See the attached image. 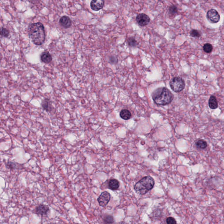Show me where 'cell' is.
<instances>
[{
    "mask_svg": "<svg viewBox=\"0 0 224 224\" xmlns=\"http://www.w3.org/2000/svg\"><path fill=\"white\" fill-rule=\"evenodd\" d=\"M136 20L139 26H145L150 23V18L149 16L146 14L141 13L137 15Z\"/></svg>",
    "mask_w": 224,
    "mask_h": 224,
    "instance_id": "cell-7",
    "label": "cell"
},
{
    "mask_svg": "<svg viewBox=\"0 0 224 224\" xmlns=\"http://www.w3.org/2000/svg\"><path fill=\"white\" fill-rule=\"evenodd\" d=\"M59 23L62 26L65 28L70 27L71 25V20L69 17L66 16H63L60 18Z\"/></svg>",
    "mask_w": 224,
    "mask_h": 224,
    "instance_id": "cell-10",
    "label": "cell"
},
{
    "mask_svg": "<svg viewBox=\"0 0 224 224\" xmlns=\"http://www.w3.org/2000/svg\"><path fill=\"white\" fill-rule=\"evenodd\" d=\"M9 31L5 28H2L1 30V36L7 37L9 35Z\"/></svg>",
    "mask_w": 224,
    "mask_h": 224,
    "instance_id": "cell-22",
    "label": "cell"
},
{
    "mask_svg": "<svg viewBox=\"0 0 224 224\" xmlns=\"http://www.w3.org/2000/svg\"><path fill=\"white\" fill-rule=\"evenodd\" d=\"M171 89L176 92H181L185 86L184 80L179 77H176L171 79L169 82Z\"/></svg>",
    "mask_w": 224,
    "mask_h": 224,
    "instance_id": "cell-4",
    "label": "cell"
},
{
    "mask_svg": "<svg viewBox=\"0 0 224 224\" xmlns=\"http://www.w3.org/2000/svg\"><path fill=\"white\" fill-rule=\"evenodd\" d=\"M127 43L129 46H132V47H135L138 44L136 40L134 38L132 37H130L127 39Z\"/></svg>",
    "mask_w": 224,
    "mask_h": 224,
    "instance_id": "cell-18",
    "label": "cell"
},
{
    "mask_svg": "<svg viewBox=\"0 0 224 224\" xmlns=\"http://www.w3.org/2000/svg\"><path fill=\"white\" fill-rule=\"evenodd\" d=\"M152 99L157 105L165 106L172 102L174 96L168 89L165 87L159 88L152 93Z\"/></svg>",
    "mask_w": 224,
    "mask_h": 224,
    "instance_id": "cell-2",
    "label": "cell"
},
{
    "mask_svg": "<svg viewBox=\"0 0 224 224\" xmlns=\"http://www.w3.org/2000/svg\"><path fill=\"white\" fill-rule=\"evenodd\" d=\"M209 107L211 109H216L218 107V103L216 98L214 95H211L209 100Z\"/></svg>",
    "mask_w": 224,
    "mask_h": 224,
    "instance_id": "cell-13",
    "label": "cell"
},
{
    "mask_svg": "<svg viewBox=\"0 0 224 224\" xmlns=\"http://www.w3.org/2000/svg\"><path fill=\"white\" fill-rule=\"evenodd\" d=\"M195 146L198 149H203L208 146L207 142L203 140H198L195 142Z\"/></svg>",
    "mask_w": 224,
    "mask_h": 224,
    "instance_id": "cell-16",
    "label": "cell"
},
{
    "mask_svg": "<svg viewBox=\"0 0 224 224\" xmlns=\"http://www.w3.org/2000/svg\"><path fill=\"white\" fill-rule=\"evenodd\" d=\"M207 18L212 23H217L220 20V17L218 12L216 10H210L207 12Z\"/></svg>",
    "mask_w": 224,
    "mask_h": 224,
    "instance_id": "cell-5",
    "label": "cell"
},
{
    "mask_svg": "<svg viewBox=\"0 0 224 224\" xmlns=\"http://www.w3.org/2000/svg\"><path fill=\"white\" fill-rule=\"evenodd\" d=\"M19 164L17 162H14V161H9L6 164V167L9 169H15L18 168L19 166Z\"/></svg>",
    "mask_w": 224,
    "mask_h": 224,
    "instance_id": "cell-17",
    "label": "cell"
},
{
    "mask_svg": "<svg viewBox=\"0 0 224 224\" xmlns=\"http://www.w3.org/2000/svg\"><path fill=\"white\" fill-rule=\"evenodd\" d=\"M191 36L193 37H199L200 36V34L199 33L198 30L196 29H192L190 32Z\"/></svg>",
    "mask_w": 224,
    "mask_h": 224,
    "instance_id": "cell-23",
    "label": "cell"
},
{
    "mask_svg": "<svg viewBox=\"0 0 224 224\" xmlns=\"http://www.w3.org/2000/svg\"><path fill=\"white\" fill-rule=\"evenodd\" d=\"M203 50L207 53H210L213 50V46L210 43H206L203 46Z\"/></svg>",
    "mask_w": 224,
    "mask_h": 224,
    "instance_id": "cell-19",
    "label": "cell"
},
{
    "mask_svg": "<svg viewBox=\"0 0 224 224\" xmlns=\"http://www.w3.org/2000/svg\"><path fill=\"white\" fill-rule=\"evenodd\" d=\"M154 185L155 181L152 177L145 176L136 183L134 189L138 194L144 195L153 188Z\"/></svg>",
    "mask_w": 224,
    "mask_h": 224,
    "instance_id": "cell-3",
    "label": "cell"
},
{
    "mask_svg": "<svg viewBox=\"0 0 224 224\" xmlns=\"http://www.w3.org/2000/svg\"><path fill=\"white\" fill-rule=\"evenodd\" d=\"M132 114L127 110H123L120 112V117L121 118L125 120H128L131 118Z\"/></svg>",
    "mask_w": 224,
    "mask_h": 224,
    "instance_id": "cell-15",
    "label": "cell"
},
{
    "mask_svg": "<svg viewBox=\"0 0 224 224\" xmlns=\"http://www.w3.org/2000/svg\"><path fill=\"white\" fill-rule=\"evenodd\" d=\"M110 200V194L107 191H104L100 194L97 201L100 206L105 207Z\"/></svg>",
    "mask_w": 224,
    "mask_h": 224,
    "instance_id": "cell-6",
    "label": "cell"
},
{
    "mask_svg": "<svg viewBox=\"0 0 224 224\" xmlns=\"http://www.w3.org/2000/svg\"><path fill=\"white\" fill-rule=\"evenodd\" d=\"M169 11L171 15H176V14H177V12H178L177 7L174 5H171L169 7Z\"/></svg>",
    "mask_w": 224,
    "mask_h": 224,
    "instance_id": "cell-20",
    "label": "cell"
},
{
    "mask_svg": "<svg viewBox=\"0 0 224 224\" xmlns=\"http://www.w3.org/2000/svg\"><path fill=\"white\" fill-rule=\"evenodd\" d=\"M49 211V207L43 204H40L35 209V213L39 215H46Z\"/></svg>",
    "mask_w": 224,
    "mask_h": 224,
    "instance_id": "cell-9",
    "label": "cell"
},
{
    "mask_svg": "<svg viewBox=\"0 0 224 224\" xmlns=\"http://www.w3.org/2000/svg\"><path fill=\"white\" fill-rule=\"evenodd\" d=\"M103 220H104V222L106 224H112L114 222L113 218L112 217V216L110 215H107L106 216L104 217Z\"/></svg>",
    "mask_w": 224,
    "mask_h": 224,
    "instance_id": "cell-21",
    "label": "cell"
},
{
    "mask_svg": "<svg viewBox=\"0 0 224 224\" xmlns=\"http://www.w3.org/2000/svg\"><path fill=\"white\" fill-rule=\"evenodd\" d=\"M28 33L29 38L36 45H41L45 42V29L41 23L38 22L29 25L28 28Z\"/></svg>",
    "mask_w": 224,
    "mask_h": 224,
    "instance_id": "cell-1",
    "label": "cell"
},
{
    "mask_svg": "<svg viewBox=\"0 0 224 224\" xmlns=\"http://www.w3.org/2000/svg\"><path fill=\"white\" fill-rule=\"evenodd\" d=\"M104 5V1L102 0H93L90 3L91 9L95 11L102 9Z\"/></svg>",
    "mask_w": 224,
    "mask_h": 224,
    "instance_id": "cell-8",
    "label": "cell"
},
{
    "mask_svg": "<svg viewBox=\"0 0 224 224\" xmlns=\"http://www.w3.org/2000/svg\"><path fill=\"white\" fill-rule=\"evenodd\" d=\"M41 61L45 64H48L51 62L52 57L48 52L44 51L41 54Z\"/></svg>",
    "mask_w": 224,
    "mask_h": 224,
    "instance_id": "cell-12",
    "label": "cell"
},
{
    "mask_svg": "<svg viewBox=\"0 0 224 224\" xmlns=\"http://www.w3.org/2000/svg\"><path fill=\"white\" fill-rule=\"evenodd\" d=\"M166 223L167 224H176V221L173 217L168 218L166 219Z\"/></svg>",
    "mask_w": 224,
    "mask_h": 224,
    "instance_id": "cell-24",
    "label": "cell"
},
{
    "mask_svg": "<svg viewBox=\"0 0 224 224\" xmlns=\"http://www.w3.org/2000/svg\"><path fill=\"white\" fill-rule=\"evenodd\" d=\"M43 110L47 112H50L53 110L52 103L50 100L47 98L42 101L41 104Z\"/></svg>",
    "mask_w": 224,
    "mask_h": 224,
    "instance_id": "cell-11",
    "label": "cell"
},
{
    "mask_svg": "<svg viewBox=\"0 0 224 224\" xmlns=\"http://www.w3.org/2000/svg\"><path fill=\"white\" fill-rule=\"evenodd\" d=\"M119 186V183L117 179H112L109 183V187L113 191H116L118 189Z\"/></svg>",
    "mask_w": 224,
    "mask_h": 224,
    "instance_id": "cell-14",
    "label": "cell"
}]
</instances>
